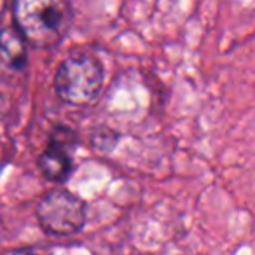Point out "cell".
Instances as JSON below:
<instances>
[{"mask_svg":"<svg viewBox=\"0 0 255 255\" xmlns=\"http://www.w3.org/2000/svg\"><path fill=\"white\" fill-rule=\"evenodd\" d=\"M16 255H37V254H33V252H19V254H16Z\"/></svg>","mask_w":255,"mask_h":255,"instance_id":"obj_6","label":"cell"},{"mask_svg":"<svg viewBox=\"0 0 255 255\" xmlns=\"http://www.w3.org/2000/svg\"><path fill=\"white\" fill-rule=\"evenodd\" d=\"M26 40L18 32L16 26H4L0 28V54L4 56L11 67L21 68L26 63Z\"/></svg>","mask_w":255,"mask_h":255,"instance_id":"obj_5","label":"cell"},{"mask_svg":"<svg viewBox=\"0 0 255 255\" xmlns=\"http://www.w3.org/2000/svg\"><path fill=\"white\" fill-rule=\"evenodd\" d=\"M37 217L42 229L54 236H68L82 229L86 222V205L81 198L65 189L47 192L39 203Z\"/></svg>","mask_w":255,"mask_h":255,"instance_id":"obj_3","label":"cell"},{"mask_svg":"<svg viewBox=\"0 0 255 255\" xmlns=\"http://www.w3.org/2000/svg\"><path fill=\"white\" fill-rule=\"evenodd\" d=\"M105 70L91 53H74L60 63L54 75L56 95L68 105L84 107L100 96Z\"/></svg>","mask_w":255,"mask_h":255,"instance_id":"obj_2","label":"cell"},{"mask_svg":"<svg viewBox=\"0 0 255 255\" xmlns=\"http://www.w3.org/2000/svg\"><path fill=\"white\" fill-rule=\"evenodd\" d=\"M12 14L23 39L39 49L58 46L72 21L68 0H14Z\"/></svg>","mask_w":255,"mask_h":255,"instance_id":"obj_1","label":"cell"},{"mask_svg":"<svg viewBox=\"0 0 255 255\" xmlns=\"http://www.w3.org/2000/svg\"><path fill=\"white\" fill-rule=\"evenodd\" d=\"M39 168L42 175L51 182H65L74 170L72 156L67 145L58 138H53L39 157Z\"/></svg>","mask_w":255,"mask_h":255,"instance_id":"obj_4","label":"cell"}]
</instances>
